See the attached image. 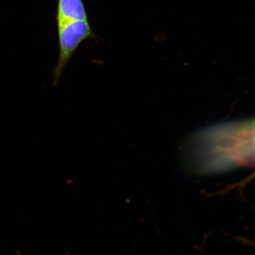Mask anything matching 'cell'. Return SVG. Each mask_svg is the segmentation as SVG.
Returning a JSON list of instances; mask_svg holds the SVG:
<instances>
[{"mask_svg":"<svg viewBox=\"0 0 255 255\" xmlns=\"http://www.w3.org/2000/svg\"><path fill=\"white\" fill-rule=\"evenodd\" d=\"M59 46L58 60L53 71V85L58 84L62 73L71 62L73 54L82 42L97 37L89 20L66 22L57 26Z\"/></svg>","mask_w":255,"mask_h":255,"instance_id":"2","label":"cell"},{"mask_svg":"<svg viewBox=\"0 0 255 255\" xmlns=\"http://www.w3.org/2000/svg\"><path fill=\"white\" fill-rule=\"evenodd\" d=\"M57 26L66 22L88 20L82 0H58L56 14Z\"/></svg>","mask_w":255,"mask_h":255,"instance_id":"3","label":"cell"},{"mask_svg":"<svg viewBox=\"0 0 255 255\" xmlns=\"http://www.w3.org/2000/svg\"><path fill=\"white\" fill-rule=\"evenodd\" d=\"M254 120L217 124L199 130L184 145L194 170L213 172L254 163Z\"/></svg>","mask_w":255,"mask_h":255,"instance_id":"1","label":"cell"}]
</instances>
